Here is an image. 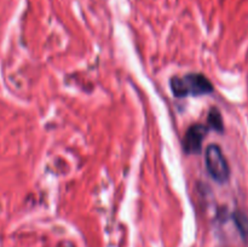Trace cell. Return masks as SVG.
I'll list each match as a JSON object with an SVG mask.
<instances>
[{
    "mask_svg": "<svg viewBox=\"0 0 248 247\" xmlns=\"http://www.w3.org/2000/svg\"><path fill=\"white\" fill-rule=\"evenodd\" d=\"M232 219H234L235 225H236L237 230H239L240 235L242 239H248V215L244 211H235L232 213Z\"/></svg>",
    "mask_w": 248,
    "mask_h": 247,
    "instance_id": "5",
    "label": "cell"
},
{
    "mask_svg": "<svg viewBox=\"0 0 248 247\" xmlns=\"http://www.w3.org/2000/svg\"><path fill=\"white\" fill-rule=\"evenodd\" d=\"M208 128L207 125L203 124H194L186 130L183 137V149L186 154H199L202 149V143L207 136Z\"/></svg>",
    "mask_w": 248,
    "mask_h": 247,
    "instance_id": "3",
    "label": "cell"
},
{
    "mask_svg": "<svg viewBox=\"0 0 248 247\" xmlns=\"http://www.w3.org/2000/svg\"><path fill=\"white\" fill-rule=\"evenodd\" d=\"M171 90L178 98L198 97L212 93L215 87L211 80L201 73H189L183 77H173L170 80Z\"/></svg>",
    "mask_w": 248,
    "mask_h": 247,
    "instance_id": "1",
    "label": "cell"
},
{
    "mask_svg": "<svg viewBox=\"0 0 248 247\" xmlns=\"http://www.w3.org/2000/svg\"><path fill=\"white\" fill-rule=\"evenodd\" d=\"M207 124L208 128H211V130H215L219 133L224 131V123H223V116L220 114L219 109L216 108V107L211 108L207 116Z\"/></svg>",
    "mask_w": 248,
    "mask_h": 247,
    "instance_id": "4",
    "label": "cell"
},
{
    "mask_svg": "<svg viewBox=\"0 0 248 247\" xmlns=\"http://www.w3.org/2000/svg\"><path fill=\"white\" fill-rule=\"evenodd\" d=\"M205 161L208 173L216 182L227 183L229 181L230 167L219 145L210 144L206 148Z\"/></svg>",
    "mask_w": 248,
    "mask_h": 247,
    "instance_id": "2",
    "label": "cell"
}]
</instances>
